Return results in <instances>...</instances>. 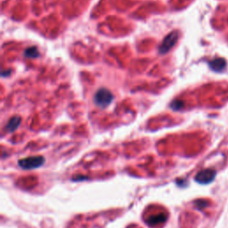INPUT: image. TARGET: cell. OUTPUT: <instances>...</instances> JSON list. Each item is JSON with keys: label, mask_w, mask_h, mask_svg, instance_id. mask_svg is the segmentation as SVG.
Listing matches in <instances>:
<instances>
[{"label": "cell", "mask_w": 228, "mask_h": 228, "mask_svg": "<svg viewBox=\"0 0 228 228\" xmlns=\"http://www.w3.org/2000/svg\"><path fill=\"white\" fill-rule=\"evenodd\" d=\"M113 101V94H111L110 90L106 88H100L95 93L94 97V102L95 105L100 108H106L111 104Z\"/></svg>", "instance_id": "obj_1"}, {"label": "cell", "mask_w": 228, "mask_h": 228, "mask_svg": "<svg viewBox=\"0 0 228 228\" xmlns=\"http://www.w3.org/2000/svg\"><path fill=\"white\" fill-rule=\"evenodd\" d=\"M45 162V158L42 156H31L24 158L18 161V165L23 170H34L41 167Z\"/></svg>", "instance_id": "obj_2"}, {"label": "cell", "mask_w": 228, "mask_h": 228, "mask_svg": "<svg viewBox=\"0 0 228 228\" xmlns=\"http://www.w3.org/2000/svg\"><path fill=\"white\" fill-rule=\"evenodd\" d=\"M178 32L177 31H172L170 34L165 37V38L162 41V43L160 44V46L159 47V53L160 54H165L167 53L172 47L175 45V43L177 42L178 39Z\"/></svg>", "instance_id": "obj_3"}, {"label": "cell", "mask_w": 228, "mask_h": 228, "mask_svg": "<svg viewBox=\"0 0 228 228\" xmlns=\"http://www.w3.org/2000/svg\"><path fill=\"white\" fill-rule=\"evenodd\" d=\"M216 171L213 170H204L195 175V181L200 185H207L214 180L216 176Z\"/></svg>", "instance_id": "obj_4"}, {"label": "cell", "mask_w": 228, "mask_h": 228, "mask_svg": "<svg viewBox=\"0 0 228 228\" xmlns=\"http://www.w3.org/2000/svg\"><path fill=\"white\" fill-rule=\"evenodd\" d=\"M21 121H22V119L19 117V116L13 117L12 119L8 121V123H7L6 129L8 131V132L12 133V132L15 131V130L19 128L20 124H21Z\"/></svg>", "instance_id": "obj_5"}, {"label": "cell", "mask_w": 228, "mask_h": 228, "mask_svg": "<svg viewBox=\"0 0 228 228\" xmlns=\"http://www.w3.org/2000/svg\"><path fill=\"white\" fill-rule=\"evenodd\" d=\"M210 66L212 70H216V71H220L222 70L225 66V61L224 59L218 58V59H215L213 61H211L210 63Z\"/></svg>", "instance_id": "obj_6"}, {"label": "cell", "mask_w": 228, "mask_h": 228, "mask_svg": "<svg viewBox=\"0 0 228 228\" xmlns=\"http://www.w3.org/2000/svg\"><path fill=\"white\" fill-rule=\"evenodd\" d=\"M24 56L27 57V58H37V57L39 56V52H38L37 47H28L24 51Z\"/></svg>", "instance_id": "obj_7"}, {"label": "cell", "mask_w": 228, "mask_h": 228, "mask_svg": "<svg viewBox=\"0 0 228 228\" xmlns=\"http://www.w3.org/2000/svg\"><path fill=\"white\" fill-rule=\"evenodd\" d=\"M167 216H165L163 214H159L158 216H152V218L149 219V224L151 225H159L160 223L165 222Z\"/></svg>", "instance_id": "obj_8"}, {"label": "cell", "mask_w": 228, "mask_h": 228, "mask_svg": "<svg viewBox=\"0 0 228 228\" xmlns=\"http://www.w3.org/2000/svg\"><path fill=\"white\" fill-rule=\"evenodd\" d=\"M170 107L174 110V111H179L184 107V102H182L180 100H175L174 102L171 103Z\"/></svg>", "instance_id": "obj_9"}, {"label": "cell", "mask_w": 228, "mask_h": 228, "mask_svg": "<svg viewBox=\"0 0 228 228\" xmlns=\"http://www.w3.org/2000/svg\"><path fill=\"white\" fill-rule=\"evenodd\" d=\"M11 71H12V70H5V71H2V73H1V75H2V77L9 76V74L11 73Z\"/></svg>", "instance_id": "obj_10"}]
</instances>
